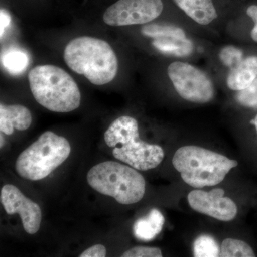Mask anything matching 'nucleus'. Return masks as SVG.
Returning a JSON list of instances; mask_svg holds the SVG:
<instances>
[{
    "label": "nucleus",
    "instance_id": "obj_27",
    "mask_svg": "<svg viewBox=\"0 0 257 257\" xmlns=\"http://www.w3.org/2000/svg\"><path fill=\"white\" fill-rule=\"evenodd\" d=\"M3 143H4V138H3V135L1 134V145H0L1 147L3 146Z\"/></svg>",
    "mask_w": 257,
    "mask_h": 257
},
{
    "label": "nucleus",
    "instance_id": "obj_10",
    "mask_svg": "<svg viewBox=\"0 0 257 257\" xmlns=\"http://www.w3.org/2000/svg\"><path fill=\"white\" fill-rule=\"evenodd\" d=\"M224 190L220 188L210 192L193 190L187 196L190 207L194 211L211 216L217 220H233L237 214L236 204L230 198L224 197Z\"/></svg>",
    "mask_w": 257,
    "mask_h": 257
},
{
    "label": "nucleus",
    "instance_id": "obj_21",
    "mask_svg": "<svg viewBox=\"0 0 257 257\" xmlns=\"http://www.w3.org/2000/svg\"><path fill=\"white\" fill-rule=\"evenodd\" d=\"M219 59L223 64L230 69L234 68L243 60V52L234 46L223 47L219 53Z\"/></svg>",
    "mask_w": 257,
    "mask_h": 257
},
{
    "label": "nucleus",
    "instance_id": "obj_19",
    "mask_svg": "<svg viewBox=\"0 0 257 257\" xmlns=\"http://www.w3.org/2000/svg\"><path fill=\"white\" fill-rule=\"evenodd\" d=\"M193 253L196 257H216L220 254V248L214 238L203 234L194 241Z\"/></svg>",
    "mask_w": 257,
    "mask_h": 257
},
{
    "label": "nucleus",
    "instance_id": "obj_8",
    "mask_svg": "<svg viewBox=\"0 0 257 257\" xmlns=\"http://www.w3.org/2000/svg\"><path fill=\"white\" fill-rule=\"evenodd\" d=\"M163 9L162 0H119L106 10L103 20L109 26L143 25L158 18Z\"/></svg>",
    "mask_w": 257,
    "mask_h": 257
},
{
    "label": "nucleus",
    "instance_id": "obj_7",
    "mask_svg": "<svg viewBox=\"0 0 257 257\" xmlns=\"http://www.w3.org/2000/svg\"><path fill=\"white\" fill-rule=\"evenodd\" d=\"M169 77L181 97L191 102L207 103L214 96V87L205 72L187 62H172Z\"/></svg>",
    "mask_w": 257,
    "mask_h": 257
},
{
    "label": "nucleus",
    "instance_id": "obj_4",
    "mask_svg": "<svg viewBox=\"0 0 257 257\" xmlns=\"http://www.w3.org/2000/svg\"><path fill=\"white\" fill-rule=\"evenodd\" d=\"M172 164L184 182L201 189L220 184L237 161L198 146H184L177 150Z\"/></svg>",
    "mask_w": 257,
    "mask_h": 257
},
{
    "label": "nucleus",
    "instance_id": "obj_23",
    "mask_svg": "<svg viewBox=\"0 0 257 257\" xmlns=\"http://www.w3.org/2000/svg\"><path fill=\"white\" fill-rule=\"evenodd\" d=\"M106 256V247L101 244L94 245L79 255V257H104Z\"/></svg>",
    "mask_w": 257,
    "mask_h": 257
},
{
    "label": "nucleus",
    "instance_id": "obj_20",
    "mask_svg": "<svg viewBox=\"0 0 257 257\" xmlns=\"http://www.w3.org/2000/svg\"><path fill=\"white\" fill-rule=\"evenodd\" d=\"M236 99L241 105L257 108V77L249 86L238 92Z\"/></svg>",
    "mask_w": 257,
    "mask_h": 257
},
{
    "label": "nucleus",
    "instance_id": "obj_18",
    "mask_svg": "<svg viewBox=\"0 0 257 257\" xmlns=\"http://www.w3.org/2000/svg\"><path fill=\"white\" fill-rule=\"evenodd\" d=\"M2 62L10 73L19 74L28 67L29 58L28 55L22 51L10 50L3 55Z\"/></svg>",
    "mask_w": 257,
    "mask_h": 257
},
{
    "label": "nucleus",
    "instance_id": "obj_3",
    "mask_svg": "<svg viewBox=\"0 0 257 257\" xmlns=\"http://www.w3.org/2000/svg\"><path fill=\"white\" fill-rule=\"evenodd\" d=\"M30 90L35 100L48 110L69 112L81 103L77 83L67 72L55 65L34 67L28 74Z\"/></svg>",
    "mask_w": 257,
    "mask_h": 257
},
{
    "label": "nucleus",
    "instance_id": "obj_2",
    "mask_svg": "<svg viewBox=\"0 0 257 257\" xmlns=\"http://www.w3.org/2000/svg\"><path fill=\"white\" fill-rule=\"evenodd\" d=\"M104 141L113 148V156L138 170L156 168L165 157L163 149L142 141L138 121L130 116L115 119L104 133Z\"/></svg>",
    "mask_w": 257,
    "mask_h": 257
},
{
    "label": "nucleus",
    "instance_id": "obj_9",
    "mask_svg": "<svg viewBox=\"0 0 257 257\" xmlns=\"http://www.w3.org/2000/svg\"><path fill=\"white\" fill-rule=\"evenodd\" d=\"M0 199L7 214H20L25 231L29 234H36L42 221V211L38 204L25 197L18 187L12 184L2 188Z\"/></svg>",
    "mask_w": 257,
    "mask_h": 257
},
{
    "label": "nucleus",
    "instance_id": "obj_11",
    "mask_svg": "<svg viewBox=\"0 0 257 257\" xmlns=\"http://www.w3.org/2000/svg\"><path fill=\"white\" fill-rule=\"evenodd\" d=\"M32 114L25 106L20 104H0V130L2 133L11 135L15 128L25 131L32 124Z\"/></svg>",
    "mask_w": 257,
    "mask_h": 257
},
{
    "label": "nucleus",
    "instance_id": "obj_12",
    "mask_svg": "<svg viewBox=\"0 0 257 257\" xmlns=\"http://www.w3.org/2000/svg\"><path fill=\"white\" fill-rule=\"evenodd\" d=\"M256 77L257 56H249L230 69L226 84L231 90L239 92L249 86Z\"/></svg>",
    "mask_w": 257,
    "mask_h": 257
},
{
    "label": "nucleus",
    "instance_id": "obj_25",
    "mask_svg": "<svg viewBox=\"0 0 257 257\" xmlns=\"http://www.w3.org/2000/svg\"><path fill=\"white\" fill-rule=\"evenodd\" d=\"M0 17H1V36H3V33H4L5 29L9 26L10 21H11V18H10L9 13L4 9L1 10V13H0Z\"/></svg>",
    "mask_w": 257,
    "mask_h": 257
},
{
    "label": "nucleus",
    "instance_id": "obj_24",
    "mask_svg": "<svg viewBox=\"0 0 257 257\" xmlns=\"http://www.w3.org/2000/svg\"><path fill=\"white\" fill-rule=\"evenodd\" d=\"M246 13L254 22V27L251 32V37L253 41L257 42V6L251 5L248 7Z\"/></svg>",
    "mask_w": 257,
    "mask_h": 257
},
{
    "label": "nucleus",
    "instance_id": "obj_14",
    "mask_svg": "<svg viewBox=\"0 0 257 257\" xmlns=\"http://www.w3.org/2000/svg\"><path fill=\"white\" fill-rule=\"evenodd\" d=\"M165 221V217L160 210L152 209L147 216L140 218L135 223L134 235L137 239L151 241L160 234Z\"/></svg>",
    "mask_w": 257,
    "mask_h": 257
},
{
    "label": "nucleus",
    "instance_id": "obj_22",
    "mask_svg": "<svg viewBox=\"0 0 257 257\" xmlns=\"http://www.w3.org/2000/svg\"><path fill=\"white\" fill-rule=\"evenodd\" d=\"M123 257H162L160 248L149 246H135L125 251Z\"/></svg>",
    "mask_w": 257,
    "mask_h": 257
},
{
    "label": "nucleus",
    "instance_id": "obj_1",
    "mask_svg": "<svg viewBox=\"0 0 257 257\" xmlns=\"http://www.w3.org/2000/svg\"><path fill=\"white\" fill-rule=\"evenodd\" d=\"M64 59L73 72L95 85L111 82L117 74L116 54L109 43L100 39L79 37L71 40L64 49Z\"/></svg>",
    "mask_w": 257,
    "mask_h": 257
},
{
    "label": "nucleus",
    "instance_id": "obj_15",
    "mask_svg": "<svg viewBox=\"0 0 257 257\" xmlns=\"http://www.w3.org/2000/svg\"><path fill=\"white\" fill-rule=\"evenodd\" d=\"M152 45L162 53L177 57L190 55L193 50L192 42L187 38L154 39Z\"/></svg>",
    "mask_w": 257,
    "mask_h": 257
},
{
    "label": "nucleus",
    "instance_id": "obj_6",
    "mask_svg": "<svg viewBox=\"0 0 257 257\" xmlns=\"http://www.w3.org/2000/svg\"><path fill=\"white\" fill-rule=\"evenodd\" d=\"M70 152V144L67 139L52 132H45L20 154L15 169L24 179L41 180L62 165Z\"/></svg>",
    "mask_w": 257,
    "mask_h": 257
},
{
    "label": "nucleus",
    "instance_id": "obj_13",
    "mask_svg": "<svg viewBox=\"0 0 257 257\" xmlns=\"http://www.w3.org/2000/svg\"><path fill=\"white\" fill-rule=\"evenodd\" d=\"M185 14L199 25H207L217 18L212 0H173Z\"/></svg>",
    "mask_w": 257,
    "mask_h": 257
},
{
    "label": "nucleus",
    "instance_id": "obj_5",
    "mask_svg": "<svg viewBox=\"0 0 257 257\" xmlns=\"http://www.w3.org/2000/svg\"><path fill=\"white\" fill-rule=\"evenodd\" d=\"M87 179L96 192L126 205L140 202L146 191L145 178L136 169L113 161L94 166L88 172Z\"/></svg>",
    "mask_w": 257,
    "mask_h": 257
},
{
    "label": "nucleus",
    "instance_id": "obj_26",
    "mask_svg": "<svg viewBox=\"0 0 257 257\" xmlns=\"http://www.w3.org/2000/svg\"><path fill=\"white\" fill-rule=\"evenodd\" d=\"M251 124L254 125L255 127H256V133H257V115L256 117L254 118L253 120L251 121Z\"/></svg>",
    "mask_w": 257,
    "mask_h": 257
},
{
    "label": "nucleus",
    "instance_id": "obj_17",
    "mask_svg": "<svg viewBox=\"0 0 257 257\" xmlns=\"http://www.w3.org/2000/svg\"><path fill=\"white\" fill-rule=\"evenodd\" d=\"M221 257H254L256 256L253 248L241 240L227 238L221 245Z\"/></svg>",
    "mask_w": 257,
    "mask_h": 257
},
{
    "label": "nucleus",
    "instance_id": "obj_16",
    "mask_svg": "<svg viewBox=\"0 0 257 257\" xmlns=\"http://www.w3.org/2000/svg\"><path fill=\"white\" fill-rule=\"evenodd\" d=\"M142 33L145 36L153 39H185V32L182 29L173 25H145L142 28Z\"/></svg>",
    "mask_w": 257,
    "mask_h": 257
}]
</instances>
